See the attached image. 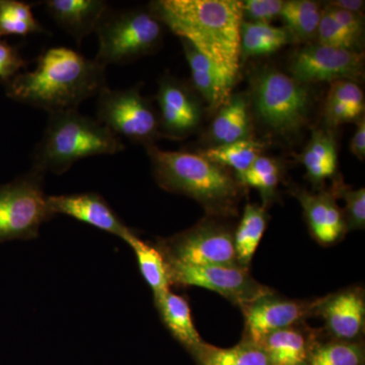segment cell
I'll use <instances>...</instances> for the list:
<instances>
[{"label":"cell","instance_id":"1f68e13d","mask_svg":"<svg viewBox=\"0 0 365 365\" xmlns=\"http://www.w3.org/2000/svg\"><path fill=\"white\" fill-rule=\"evenodd\" d=\"M336 195L344 199L346 202L344 222L346 232L364 230L365 227V190L350 189L343 184L336 185Z\"/></svg>","mask_w":365,"mask_h":365},{"label":"cell","instance_id":"e0dca14e","mask_svg":"<svg viewBox=\"0 0 365 365\" xmlns=\"http://www.w3.org/2000/svg\"><path fill=\"white\" fill-rule=\"evenodd\" d=\"M195 90L211 110L220 109L232 97L235 78L201 54L193 45L182 40Z\"/></svg>","mask_w":365,"mask_h":365},{"label":"cell","instance_id":"603a6c76","mask_svg":"<svg viewBox=\"0 0 365 365\" xmlns=\"http://www.w3.org/2000/svg\"><path fill=\"white\" fill-rule=\"evenodd\" d=\"M133 250L143 279L153 290V297L168 292L172 281L167 262L155 245H150L139 239L132 230L123 240Z\"/></svg>","mask_w":365,"mask_h":365},{"label":"cell","instance_id":"6da1fadb","mask_svg":"<svg viewBox=\"0 0 365 365\" xmlns=\"http://www.w3.org/2000/svg\"><path fill=\"white\" fill-rule=\"evenodd\" d=\"M105 88L104 66L71 48L53 47L41 53L33 71L9 81L6 91L11 100L51 114L78 109Z\"/></svg>","mask_w":365,"mask_h":365},{"label":"cell","instance_id":"d6986e66","mask_svg":"<svg viewBox=\"0 0 365 365\" xmlns=\"http://www.w3.org/2000/svg\"><path fill=\"white\" fill-rule=\"evenodd\" d=\"M153 299L165 328L175 339L195 354L204 342L194 325L188 300L170 290L155 295Z\"/></svg>","mask_w":365,"mask_h":365},{"label":"cell","instance_id":"d6a6232c","mask_svg":"<svg viewBox=\"0 0 365 365\" xmlns=\"http://www.w3.org/2000/svg\"><path fill=\"white\" fill-rule=\"evenodd\" d=\"M319 44L328 47L341 48V49L354 50L357 51V46L347 35L337 21L329 13L327 7L322 11L321 19L317 31Z\"/></svg>","mask_w":365,"mask_h":365},{"label":"cell","instance_id":"277c9868","mask_svg":"<svg viewBox=\"0 0 365 365\" xmlns=\"http://www.w3.org/2000/svg\"><path fill=\"white\" fill-rule=\"evenodd\" d=\"M124 150L120 137L78 109L51 113L34 153L33 169L62 175L83 158L116 155Z\"/></svg>","mask_w":365,"mask_h":365},{"label":"cell","instance_id":"ffe728a7","mask_svg":"<svg viewBox=\"0 0 365 365\" xmlns=\"http://www.w3.org/2000/svg\"><path fill=\"white\" fill-rule=\"evenodd\" d=\"M249 103L242 95L228 98L220 108L209 130L213 146L225 145L251 139Z\"/></svg>","mask_w":365,"mask_h":365},{"label":"cell","instance_id":"4dcf8cb0","mask_svg":"<svg viewBox=\"0 0 365 365\" xmlns=\"http://www.w3.org/2000/svg\"><path fill=\"white\" fill-rule=\"evenodd\" d=\"M237 181L242 186L258 189L263 202L267 203L272 200L279 184V165L272 158L260 155Z\"/></svg>","mask_w":365,"mask_h":365},{"label":"cell","instance_id":"2e32d148","mask_svg":"<svg viewBox=\"0 0 365 365\" xmlns=\"http://www.w3.org/2000/svg\"><path fill=\"white\" fill-rule=\"evenodd\" d=\"M304 209L309 230L319 244H335L346 232L344 216L336 202L335 192L312 194L306 190H294Z\"/></svg>","mask_w":365,"mask_h":365},{"label":"cell","instance_id":"ba28073f","mask_svg":"<svg viewBox=\"0 0 365 365\" xmlns=\"http://www.w3.org/2000/svg\"><path fill=\"white\" fill-rule=\"evenodd\" d=\"M155 246L170 266H240L234 232L213 218H204L189 230L160 239Z\"/></svg>","mask_w":365,"mask_h":365},{"label":"cell","instance_id":"836d02e7","mask_svg":"<svg viewBox=\"0 0 365 365\" xmlns=\"http://www.w3.org/2000/svg\"><path fill=\"white\" fill-rule=\"evenodd\" d=\"M327 100L349 108L361 116L364 112V91L351 81H337L331 83Z\"/></svg>","mask_w":365,"mask_h":365},{"label":"cell","instance_id":"f546056e","mask_svg":"<svg viewBox=\"0 0 365 365\" xmlns=\"http://www.w3.org/2000/svg\"><path fill=\"white\" fill-rule=\"evenodd\" d=\"M364 350L357 342L333 340L314 345L307 365H361Z\"/></svg>","mask_w":365,"mask_h":365},{"label":"cell","instance_id":"3957f363","mask_svg":"<svg viewBox=\"0 0 365 365\" xmlns=\"http://www.w3.org/2000/svg\"><path fill=\"white\" fill-rule=\"evenodd\" d=\"M146 150L160 188L194 199L210 216L237 213L242 185L225 168L200 153L163 150L153 144Z\"/></svg>","mask_w":365,"mask_h":365},{"label":"cell","instance_id":"9c48e42d","mask_svg":"<svg viewBox=\"0 0 365 365\" xmlns=\"http://www.w3.org/2000/svg\"><path fill=\"white\" fill-rule=\"evenodd\" d=\"M98 97L97 120L115 135L148 146L162 134L158 115L140 86L117 91L107 86Z\"/></svg>","mask_w":365,"mask_h":365},{"label":"cell","instance_id":"e575fe53","mask_svg":"<svg viewBox=\"0 0 365 365\" xmlns=\"http://www.w3.org/2000/svg\"><path fill=\"white\" fill-rule=\"evenodd\" d=\"M284 1L281 0H246L242 1V16L252 23L270 24L279 18Z\"/></svg>","mask_w":365,"mask_h":365},{"label":"cell","instance_id":"8992f818","mask_svg":"<svg viewBox=\"0 0 365 365\" xmlns=\"http://www.w3.org/2000/svg\"><path fill=\"white\" fill-rule=\"evenodd\" d=\"M163 24L148 9L108 11L96 32L98 50L96 61L127 64L157 50L163 39Z\"/></svg>","mask_w":365,"mask_h":365},{"label":"cell","instance_id":"9a60e30c","mask_svg":"<svg viewBox=\"0 0 365 365\" xmlns=\"http://www.w3.org/2000/svg\"><path fill=\"white\" fill-rule=\"evenodd\" d=\"M48 208L53 216L63 215L124 240L132 232L107 201L98 193L47 196Z\"/></svg>","mask_w":365,"mask_h":365},{"label":"cell","instance_id":"8d00e7d4","mask_svg":"<svg viewBox=\"0 0 365 365\" xmlns=\"http://www.w3.org/2000/svg\"><path fill=\"white\" fill-rule=\"evenodd\" d=\"M329 13L332 14L338 25L342 28L346 35L354 42V44L359 47L360 40L364 36V18L362 14L350 13V11H343V9H336V7L327 6Z\"/></svg>","mask_w":365,"mask_h":365},{"label":"cell","instance_id":"83f0119b","mask_svg":"<svg viewBox=\"0 0 365 365\" xmlns=\"http://www.w3.org/2000/svg\"><path fill=\"white\" fill-rule=\"evenodd\" d=\"M263 148V144L248 139L225 145L212 146L200 153L204 158L225 169L230 168L234 170L237 180L260 157Z\"/></svg>","mask_w":365,"mask_h":365},{"label":"cell","instance_id":"484cf974","mask_svg":"<svg viewBox=\"0 0 365 365\" xmlns=\"http://www.w3.org/2000/svg\"><path fill=\"white\" fill-rule=\"evenodd\" d=\"M322 11L311 0H290L284 2L279 18L287 26L292 42L306 43L317 37Z\"/></svg>","mask_w":365,"mask_h":365},{"label":"cell","instance_id":"4316f807","mask_svg":"<svg viewBox=\"0 0 365 365\" xmlns=\"http://www.w3.org/2000/svg\"><path fill=\"white\" fill-rule=\"evenodd\" d=\"M195 355L201 365H271L260 346L248 340L227 349L204 343Z\"/></svg>","mask_w":365,"mask_h":365},{"label":"cell","instance_id":"7402d4cb","mask_svg":"<svg viewBox=\"0 0 365 365\" xmlns=\"http://www.w3.org/2000/svg\"><path fill=\"white\" fill-rule=\"evenodd\" d=\"M297 160L306 168L307 176L314 185L330 179L336 174L338 165L337 148L333 134L316 130Z\"/></svg>","mask_w":365,"mask_h":365},{"label":"cell","instance_id":"5b68a950","mask_svg":"<svg viewBox=\"0 0 365 365\" xmlns=\"http://www.w3.org/2000/svg\"><path fill=\"white\" fill-rule=\"evenodd\" d=\"M252 105L257 119L275 135H297L309 121V93L304 85L273 68L252 79Z\"/></svg>","mask_w":365,"mask_h":365},{"label":"cell","instance_id":"d590c367","mask_svg":"<svg viewBox=\"0 0 365 365\" xmlns=\"http://www.w3.org/2000/svg\"><path fill=\"white\" fill-rule=\"evenodd\" d=\"M26 66V60L21 57L18 48L0 39V81L6 85Z\"/></svg>","mask_w":365,"mask_h":365},{"label":"cell","instance_id":"7a4b0ae2","mask_svg":"<svg viewBox=\"0 0 365 365\" xmlns=\"http://www.w3.org/2000/svg\"><path fill=\"white\" fill-rule=\"evenodd\" d=\"M150 11L163 26L237 78L241 66L242 1L158 0Z\"/></svg>","mask_w":365,"mask_h":365},{"label":"cell","instance_id":"52a82bcc","mask_svg":"<svg viewBox=\"0 0 365 365\" xmlns=\"http://www.w3.org/2000/svg\"><path fill=\"white\" fill-rule=\"evenodd\" d=\"M44 175L32 169L0 185V244L37 239L41 225L53 217L43 188Z\"/></svg>","mask_w":365,"mask_h":365},{"label":"cell","instance_id":"44dd1931","mask_svg":"<svg viewBox=\"0 0 365 365\" xmlns=\"http://www.w3.org/2000/svg\"><path fill=\"white\" fill-rule=\"evenodd\" d=\"M304 329L294 326L277 331L259 344L271 365H307L313 345Z\"/></svg>","mask_w":365,"mask_h":365},{"label":"cell","instance_id":"30bf717a","mask_svg":"<svg viewBox=\"0 0 365 365\" xmlns=\"http://www.w3.org/2000/svg\"><path fill=\"white\" fill-rule=\"evenodd\" d=\"M172 285L198 287L222 295L239 307L248 306L262 297L273 294V290L255 280L249 268L240 266L168 265Z\"/></svg>","mask_w":365,"mask_h":365},{"label":"cell","instance_id":"7c38bea8","mask_svg":"<svg viewBox=\"0 0 365 365\" xmlns=\"http://www.w3.org/2000/svg\"><path fill=\"white\" fill-rule=\"evenodd\" d=\"M317 302L283 299L273 292L241 307L246 340L259 345L270 334L299 325L314 314Z\"/></svg>","mask_w":365,"mask_h":365},{"label":"cell","instance_id":"8fae6325","mask_svg":"<svg viewBox=\"0 0 365 365\" xmlns=\"http://www.w3.org/2000/svg\"><path fill=\"white\" fill-rule=\"evenodd\" d=\"M364 53L317 44L297 50L289 71L292 78L302 85L337 81L355 83L364 76Z\"/></svg>","mask_w":365,"mask_h":365},{"label":"cell","instance_id":"74e56055","mask_svg":"<svg viewBox=\"0 0 365 365\" xmlns=\"http://www.w3.org/2000/svg\"><path fill=\"white\" fill-rule=\"evenodd\" d=\"M350 150L359 160H364L365 158V121L364 117L357 121V128L354 136L350 143Z\"/></svg>","mask_w":365,"mask_h":365},{"label":"cell","instance_id":"5bb4252c","mask_svg":"<svg viewBox=\"0 0 365 365\" xmlns=\"http://www.w3.org/2000/svg\"><path fill=\"white\" fill-rule=\"evenodd\" d=\"M314 314L324 319L334 340L356 342L364 332L365 299L362 288H348L317 302Z\"/></svg>","mask_w":365,"mask_h":365},{"label":"cell","instance_id":"f1b7e54d","mask_svg":"<svg viewBox=\"0 0 365 365\" xmlns=\"http://www.w3.org/2000/svg\"><path fill=\"white\" fill-rule=\"evenodd\" d=\"M32 4L19 0H0V39L6 36H26L45 33L34 16Z\"/></svg>","mask_w":365,"mask_h":365},{"label":"cell","instance_id":"d4e9b609","mask_svg":"<svg viewBox=\"0 0 365 365\" xmlns=\"http://www.w3.org/2000/svg\"><path fill=\"white\" fill-rule=\"evenodd\" d=\"M292 42L285 29L271 24L242 21L241 29V59L273 54Z\"/></svg>","mask_w":365,"mask_h":365},{"label":"cell","instance_id":"ac0fdd59","mask_svg":"<svg viewBox=\"0 0 365 365\" xmlns=\"http://www.w3.org/2000/svg\"><path fill=\"white\" fill-rule=\"evenodd\" d=\"M48 14L60 28L81 44V41L96 32L109 6L103 0H47Z\"/></svg>","mask_w":365,"mask_h":365},{"label":"cell","instance_id":"f35d334b","mask_svg":"<svg viewBox=\"0 0 365 365\" xmlns=\"http://www.w3.org/2000/svg\"><path fill=\"white\" fill-rule=\"evenodd\" d=\"M328 6L350 11V13L362 14L364 1H360V0H338V1H331Z\"/></svg>","mask_w":365,"mask_h":365},{"label":"cell","instance_id":"4fadbf2b","mask_svg":"<svg viewBox=\"0 0 365 365\" xmlns=\"http://www.w3.org/2000/svg\"><path fill=\"white\" fill-rule=\"evenodd\" d=\"M157 101L160 131L170 138H184L196 130L202 119V108L188 86L173 76H163Z\"/></svg>","mask_w":365,"mask_h":365},{"label":"cell","instance_id":"cb8c5ba5","mask_svg":"<svg viewBox=\"0 0 365 365\" xmlns=\"http://www.w3.org/2000/svg\"><path fill=\"white\" fill-rule=\"evenodd\" d=\"M268 216L264 206L247 204L241 222L234 234L237 261L242 268H249L266 227Z\"/></svg>","mask_w":365,"mask_h":365}]
</instances>
